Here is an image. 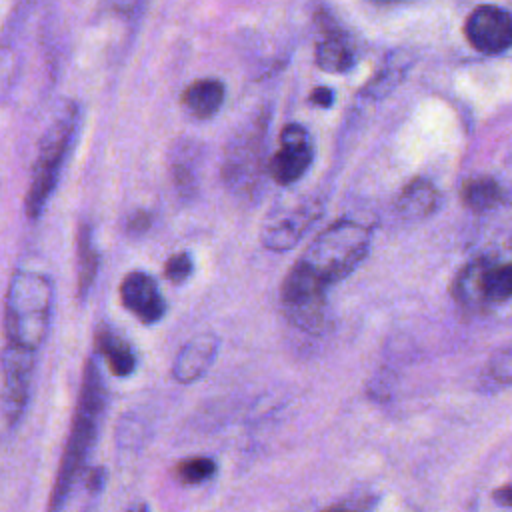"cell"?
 Listing matches in <instances>:
<instances>
[{
    "label": "cell",
    "mask_w": 512,
    "mask_h": 512,
    "mask_svg": "<svg viewBox=\"0 0 512 512\" xmlns=\"http://www.w3.org/2000/svg\"><path fill=\"white\" fill-rule=\"evenodd\" d=\"M368 248L370 232L366 226L354 220H338L312 240L300 262L330 288L360 266Z\"/></svg>",
    "instance_id": "obj_3"
},
{
    "label": "cell",
    "mask_w": 512,
    "mask_h": 512,
    "mask_svg": "<svg viewBox=\"0 0 512 512\" xmlns=\"http://www.w3.org/2000/svg\"><path fill=\"white\" fill-rule=\"evenodd\" d=\"M378 2H396V0H378Z\"/></svg>",
    "instance_id": "obj_25"
},
{
    "label": "cell",
    "mask_w": 512,
    "mask_h": 512,
    "mask_svg": "<svg viewBox=\"0 0 512 512\" xmlns=\"http://www.w3.org/2000/svg\"><path fill=\"white\" fill-rule=\"evenodd\" d=\"M52 282L38 272H14L6 292V344L36 352L44 342L52 312Z\"/></svg>",
    "instance_id": "obj_1"
},
{
    "label": "cell",
    "mask_w": 512,
    "mask_h": 512,
    "mask_svg": "<svg viewBox=\"0 0 512 512\" xmlns=\"http://www.w3.org/2000/svg\"><path fill=\"white\" fill-rule=\"evenodd\" d=\"M312 164V146L308 132L300 124H288L280 132V148L272 154L268 170L274 182L288 186L296 182Z\"/></svg>",
    "instance_id": "obj_10"
},
{
    "label": "cell",
    "mask_w": 512,
    "mask_h": 512,
    "mask_svg": "<svg viewBox=\"0 0 512 512\" xmlns=\"http://www.w3.org/2000/svg\"><path fill=\"white\" fill-rule=\"evenodd\" d=\"M120 300L144 324L158 322L166 310L156 280L142 270H134L122 280Z\"/></svg>",
    "instance_id": "obj_11"
},
{
    "label": "cell",
    "mask_w": 512,
    "mask_h": 512,
    "mask_svg": "<svg viewBox=\"0 0 512 512\" xmlns=\"http://www.w3.org/2000/svg\"><path fill=\"white\" fill-rule=\"evenodd\" d=\"M98 272V252L92 246V232L88 224L78 228V292L84 298Z\"/></svg>",
    "instance_id": "obj_17"
},
{
    "label": "cell",
    "mask_w": 512,
    "mask_h": 512,
    "mask_svg": "<svg viewBox=\"0 0 512 512\" xmlns=\"http://www.w3.org/2000/svg\"><path fill=\"white\" fill-rule=\"evenodd\" d=\"M216 348H218V340L210 334H202V336L188 340L180 348V352L172 364L174 378L182 384L198 380L210 368V364L216 356Z\"/></svg>",
    "instance_id": "obj_12"
},
{
    "label": "cell",
    "mask_w": 512,
    "mask_h": 512,
    "mask_svg": "<svg viewBox=\"0 0 512 512\" xmlns=\"http://www.w3.org/2000/svg\"><path fill=\"white\" fill-rule=\"evenodd\" d=\"M510 248H512V236H510Z\"/></svg>",
    "instance_id": "obj_26"
},
{
    "label": "cell",
    "mask_w": 512,
    "mask_h": 512,
    "mask_svg": "<svg viewBox=\"0 0 512 512\" xmlns=\"http://www.w3.org/2000/svg\"><path fill=\"white\" fill-rule=\"evenodd\" d=\"M310 102L316 104V106H322V108H330L332 102H334V94H332L330 88L320 86V88H314V90H312Z\"/></svg>",
    "instance_id": "obj_21"
},
{
    "label": "cell",
    "mask_w": 512,
    "mask_h": 512,
    "mask_svg": "<svg viewBox=\"0 0 512 512\" xmlns=\"http://www.w3.org/2000/svg\"><path fill=\"white\" fill-rule=\"evenodd\" d=\"M322 214V204L318 200H304L294 206L282 208L262 228V244L268 250L284 252L298 244L310 224Z\"/></svg>",
    "instance_id": "obj_8"
},
{
    "label": "cell",
    "mask_w": 512,
    "mask_h": 512,
    "mask_svg": "<svg viewBox=\"0 0 512 512\" xmlns=\"http://www.w3.org/2000/svg\"><path fill=\"white\" fill-rule=\"evenodd\" d=\"M494 500L502 506H512V486H502L494 490Z\"/></svg>",
    "instance_id": "obj_24"
},
{
    "label": "cell",
    "mask_w": 512,
    "mask_h": 512,
    "mask_svg": "<svg viewBox=\"0 0 512 512\" xmlns=\"http://www.w3.org/2000/svg\"><path fill=\"white\" fill-rule=\"evenodd\" d=\"M148 226H150V214L144 212V210L136 212V214L128 220V230L134 232V234H142L144 230H148Z\"/></svg>",
    "instance_id": "obj_22"
},
{
    "label": "cell",
    "mask_w": 512,
    "mask_h": 512,
    "mask_svg": "<svg viewBox=\"0 0 512 512\" xmlns=\"http://www.w3.org/2000/svg\"><path fill=\"white\" fill-rule=\"evenodd\" d=\"M440 202V194L434 184L426 178H414L408 182L396 202V208L406 220H420L430 216Z\"/></svg>",
    "instance_id": "obj_13"
},
{
    "label": "cell",
    "mask_w": 512,
    "mask_h": 512,
    "mask_svg": "<svg viewBox=\"0 0 512 512\" xmlns=\"http://www.w3.org/2000/svg\"><path fill=\"white\" fill-rule=\"evenodd\" d=\"M102 482H104V468H92L86 476V488L90 492H98Z\"/></svg>",
    "instance_id": "obj_23"
},
{
    "label": "cell",
    "mask_w": 512,
    "mask_h": 512,
    "mask_svg": "<svg viewBox=\"0 0 512 512\" xmlns=\"http://www.w3.org/2000/svg\"><path fill=\"white\" fill-rule=\"evenodd\" d=\"M94 346L98 350V354H102L108 362V368L114 376L124 378L128 374H132L134 366H136V356L130 350V346L116 336L110 328H98L94 334Z\"/></svg>",
    "instance_id": "obj_15"
},
{
    "label": "cell",
    "mask_w": 512,
    "mask_h": 512,
    "mask_svg": "<svg viewBox=\"0 0 512 512\" xmlns=\"http://www.w3.org/2000/svg\"><path fill=\"white\" fill-rule=\"evenodd\" d=\"M102 408H104L102 378H100V372L94 366V362L88 360L86 368H84V376H82V388H80V396H78L74 422L70 428V436H68V442L64 448L60 470L56 474V482H54L52 496H50L52 510H56L64 504L78 472L82 470V466L90 454V448L96 438Z\"/></svg>",
    "instance_id": "obj_2"
},
{
    "label": "cell",
    "mask_w": 512,
    "mask_h": 512,
    "mask_svg": "<svg viewBox=\"0 0 512 512\" xmlns=\"http://www.w3.org/2000/svg\"><path fill=\"white\" fill-rule=\"evenodd\" d=\"M502 198V190L498 182L490 176H478L470 178L462 186V202L474 210V212H484L494 208Z\"/></svg>",
    "instance_id": "obj_16"
},
{
    "label": "cell",
    "mask_w": 512,
    "mask_h": 512,
    "mask_svg": "<svg viewBox=\"0 0 512 512\" xmlns=\"http://www.w3.org/2000/svg\"><path fill=\"white\" fill-rule=\"evenodd\" d=\"M192 268H194V264H192L190 254L188 252H180V254H174V256H170L166 260L164 276L172 284H182V282H186L190 278Z\"/></svg>",
    "instance_id": "obj_20"
},
{
    "label": "cell",
    "mask_w": 512,
    "mask_h": 512,
    "mask_svg": "<svg viewBox=\"0 0 512 512\" xmlns=\"http://www.w3.org/2000/svg\"><path fill=\"white\" fill-rule=\"evenodd\" d=\"M224 102V84L214 78H202L192 82L182 92L184 108L196 118H210L214 116Z\"/></svg>",
    "instance_id": "obj_14"
},
{
    "label": "cell",
    "mask_w": 512,
    "mask_h": 512,
    "mask_svg": "<svg viewBox=\"0 0 512 512\" xmlns=\"http://www.w3.org/2000/svg\"><path fill=\"white\" fill-rule=\"evenodd\" d=\"M454 298L468 308L510 300L512 262H492L488 258L470 262L454 282Z\"/></svg>",
    "instance_id": "obj_5"
},
{
    "label": "cell",
    "mask_w": 512,
    "mask_h": 512,
    "mask_svg": "<svg viewBox=\"0 0 512 512\" xmlns=\"http://www.w3.org/2000/svg\"><path fill=\"white\" fill-rule=\"evenodd\" d=\"M32 362V350L6 344L2 356V416L8 428L16 426L24 414L30 394Z\"/></svg>",
    "instance_id": "obj_7"
},
{
    "label": "cell",
    "mask_w": 512,
    "mask_h": 512,
    "mask_svg": "<svg viewBox=\"0 0 512 512\" xmlns=\"http://www.w3.org/2000/svg\"><path fill=\"white\" fill-rule=\"evenodd\" d=\"M328 286L316 278L300 260L290 268L282 282L280 298L288 318L302 330H320L324 320Z\"/></svg>",
    "instance_id": "obj_6"
},
{
    "label": "cell",
    "mask_w": 512,
    "mask_h": 512,
    "mask_svg": "<svg viewBox=\"0 0 512 512\" xmlns=\"http://www.w3.org/2000/svg\"><path fill=\"white\" fill-rule=\"evenodd\" d=\"M316 64L326 72H346L352 66V50L340 38H326L316 48Z\"/></svg>",
    "instance_id": "obj_18"
},
{
    "label": "cell",
    "mask_w": 512,
    "mask_h": 512,
    "mask_svg": "<svg viewBox=\"0 0 512 512\" xmlns=\"http://www.w3.org/2000/svg\"><path fill=\"white\" fill-rule=\"evenodd\" d=\"M74 130H76V108L68 106L56 116V120L50 124V128L42 136L40 150L32 168L30 186L26 192V202H24V208L30 220H36L42 214L48 198L56 188L62 162L70 148Z\"/></svg>",
    "instance_id": "obj_4"
},
{
    "label": "cell",
    "mask_w": 512,
    "mask_h": 512,
    "mask_svg": "<svg viewBox=\"0 0 512 512\" xmlns=\"http://www.w3.org/2000/svg\"><path fill=\"white\" fill-rule=\"evenodd\" d=\"M470 46L482 54H498L512 46V14L498 6H478L464 24Z\"/></svg>",
    "instance_id": "obj_9"
},
{
    "label": "cell",
    "mask_w": 512,
    "mask_h": 512,
    "mask_svg": "<svg viewBox=\"0 0 512 512\" xmlns=\"http://www.w3.org/2000/svg\"><path fill=\"white\" fill-rule=\"evenodd\" d=\"M216 472V464L212 458L206 456H194L178 462L176 476L182 484H200L212 478Z\"/></svg>",
    "instance_id": "obj_19"
}]
</instances>
